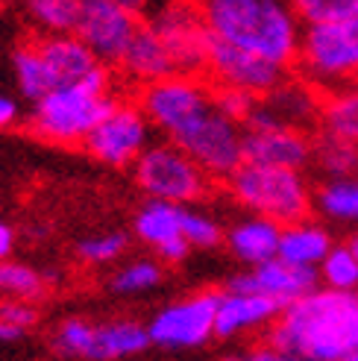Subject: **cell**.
I'll use <instances>...</instances> for the list:
<instances>
[{"mask_svg":"<svg viewBox=\"0 0 358 361\" xmlns=\"http://www.w3.org/2000/svg\"><path fill=\"white\" fill-rule=\"evenodd\" d=\"M267 344L302 361H344L358 350V291L317 288L285 305Z\"/></svg>","mask_w":358,"mask_h":361,"instance_id":"6da1fadb","label":"cell"},{"mask_svg":"<svg viewBox=\"0 0 358 361\" xmlns=\"http://www.w3.org/2000/svg\"><path fill=\"white\" fill-rule=\"evenodd\" d=\"M209 32L253 56L288 68L300 56L302 21L294 6L279 0H209L200 6Z\"/></svg>","mask_w":358,"mask_h":361,"instance_id":"7a4b0ae2","label":"cell"},{"mask_svg":"<svg viewBox=\"0 0 358 361\" xmlns=\"http://www.w3.org/2000/svg\"><path fill=\"white\" fill-rule=\"evenodd\" d=\"M109 68L100 65L85 80L59 85L30 112V130L50 144H85L94 126L115 109Z\"/></svg>","mask_w":358,"mask_h":361,"instance_id":"3957f363","label":"cell"},{"mask_svg":"<svg viewBox=\"0 0 358 361\" xmlns=\"http://www.w3.org/2000/svg\"><path fill=\"white\" fill-rule=\"evenodd\" d=\"M232 200L249 214H259L279 226L309 221L314 212V191L300 171L244 165L226 179Z\"/></svg>","mask_w":358,"mask_h":361,"instance_id":"277c9868","label":"cell"},{"mask_svg":"<svg viewBox=\"0 0 358 361\" xmlns=\"http://www.w3.org/2000/svg\"><path fill=\"white\" fill-rule=\"evenodd\" d=\"M302 77L326 94L358 85V18L332 27H306L297 56Z\"/></svg>","mask_w":358,"mask_h":361,"instance_id":"5b68a950","label":"cell"},{"mask_svg":"<svg viewBox=\"0 0 358 361\" xmlns=\"http://www.w3.org/2000/svg\"><path fill=\"white\" fill-rule=\"evenodd\" d=\"M132 179L147 200H165L185 209L203 200L211 188V179L173 141H156L132 165Z\"/></svg>","mask_w":358,"mask_h":361,"instance_id":"8992f818","label":"cell"},{"mask_svg":"<svg viewBox=\"0 0 358 361\" xmlns=\"http://www.w3.org/2000/svg\"><path fill=\"white\" fill-rule=\"evenodd\" d=\"M179 150H183L197 168H200L211 183L214 179H229L238 173L247 159H244V126L223 118L218 109L200 115L191 126L171 138Z\"/></svg>","mask_w":358,"mask_h":361,"instance_id":"52a82bcc","label":"cell"},{"mask_svg":"<svg viewBox=\"0 0 358 361\" xmlns=\"http://www.w3.org/2000/svg\"><path fill=\"white\" fill-rule=\"evenodd\" d=\"M211 94L214 88L200 77L173 74L162 82L141 88L138 106L153 123V130L165 133L171 141L176 133H183L185 126H191L197 118L211 109Z\"/></svg>","mask_w":358,"mask_h":361,"instance_id":"ba28073f","label":"cell"},{"mask_svg":"<svg viewBox=\"0 0 358 361\" xmlns=\"http://www.w3.org/2000/svg\"><path fill=\"white\" fill-rule=\"evenodd\" d=\"M221 291H194L162 305L147 323L150 344L162 350H197L214 338Z\"/></svg>","mask_w":358,"mask_h":361,"instance_id":"9c48e42d","label":"cell"},{"mask_svg":"<svg viewBox=\"0 0 358 361\" xmlns=\"http://www.w3.org/2000/svg\"><path fill=\"white\" fill-rule=\"evenodd\" d=\"M85 153L109 168H130L153 147V123L138 103L118 100L92 135L85 138Z\"/></svg>","mask_w":358,"mask_h":361,"instance_id":"30bf717a","label":"cell"},{"mask_svg":"<svg viewBox=\"0 0 358 361\" xmlns=\"http://www.w3.org/2000/svg\"><path fill=\"white\" fill-rule=\"evenodd\" d=\"M144 24L135 6L121 0H82L77 39L94 53L100 65H121L130 42Z\"/></svg>","mask_w":358,"mask_h":361,"instance_id":"8fae6325","label":"cell"},{"mask_svg":"<svg viewBox=\"0 0 358 361\" xmlns=\"http://www.w3.org/2000/svg\"><path fill=\"white\" fill-rule=\"evenodd\" d=\"M147 24L153 27V32L171 50L179 74H194L197 77L200 71H206L211 32H209V24H206L200 6L168 4L162 9H156L147 18Z\"/></svg>","mask_w":358,"mask_h":361,"instance_id":"7c38bea8","label":"cell"},{"mask_svg":"<svg viewBox=\"0 0 358 361\" xmlns=\"http://www.w3.org/2000/svg\"><path fill=\"white\" fill-rule=\"evenodd\" d=\"M206 71L221 88H235V92L253 94L259 100L285 82V68L264 62V59L253 56V53L238 50L226 42H218L214 35H211Z\"/></svg>","mask_w":358,"mask_h":361,"instance_id":"4fadbf2b","label":"cell"},{"mask_svg":"<svg viewBox=\"0 0 358 361\" xmlns=\"http://www.w3.org/2000/svg\"><path fill=\"white\" fill-rule=\"evenodd\" d=\"M317 270H302L294 264H285L282 259L264 262L259 267L241 270L238 276H232L226 291L232 294H256V297H267L279 302L282 309L291 305L297 300H302L306 294L317 291Z\"/></svg>","mask_w":358,"mask_h":361,"instance_id":"5bb4252c","label":"cell"},{"mask_svg":"<svg viewBox=\"0 0 358 361\" xmlns=\"http://www.w3.org/2000/svg\"><path fill=\"white\" fill-rule=\"evenodd\" d=\"M314 156V138L302 130L276 126V130H244V159L247 165L306 171Z\"/></svg>","mask_w":358,"mask_h":361,"instance_id":"9a60e30c","label":"cell"},{"mask_svg":"<svg viewBox=\"0 0 358 361\" xmlns=\"http://www.w3.org/2000/svg\"><path fill=\"white\" fill-rule=\"evenodd\" d=\"M279 314H282V305L267 300V297L221 291L218 320H214V338L232 341V338H241L247 332H256L264 326L271 329Z\"/></svg>","mask_w":358,"mask_h":361,"instance_id":"2e32d148","label":"cell"},{"mask_svg":"<svg viewBox=\"0 0 358 361\" xmlns=\"http://www.w3.org/2000/svg\"><path fill=\"white\" fill-rule=\"evenodd\" d=\"M118 68L123 71V77L138 82L141 88L153 85V82H162V80L179 74L176 65H173L171 50L153 32V27L147 21L141 24V30L135 32V39L130 42V47H127V53H123V59H121Z\"/></svg>","mask_w":358,"mask_h":361,"instance_id":"e0dca14e","label":"cell"},{"mask_svg":"<svg viewBox=\"0 0 358 361\" xmlns=\"http://www.w3.org/2000/svg\"><path fill=\"white\" fill-rule=\"evenodd\" d=\"M279 241H282L279 224L259 218V214H247V218H238L226 229L223 244L232 252V259H238L241 264L249 267H259L279 256Z\"/></svg>","mask_w":358,"mask_h":361,"instance_id":"ac0fdd59","label":"cell"},{"mask_svg":"<svg viewBox=\"0 0 358 361\" xmlns=\"http://www.w3.org/2000/svg\"><path fill=\"white\" fill-rule=\"evenodd\" d=\"M147 347H150V332L144 323L130 317L103 320V323H94L88 361H123V358L141 355Z\"/></svg>","mask_w":358,"mask_h":361,"instance_id":"d6986e66","label":"cell"},{"mask_svg":"<svg viewBox=\"0 0 358 361\" xmlns=\"http://www.w3.org/2000/svg\"><path fill=\"white\" fill-rule=\"evenodd\" d=\"M335 241L326 232L323 224L314 221H300L291 226H282V241H279V256L285 264H294L302 270H317L332 252Z\"/></svg>","mask_w":358,"mask_h":361,"instance_id":"ffe728a7","label":"cell"},{"mask_svg":"<svg viewBox=\"0 0 358 361\" xmlns=\"http://www.w3.org/2000/svg\"><path fill=\"white\" fill-rule=\"evenodd\" d=\"M35 42H39L42 56L47 59L59 85L80 82L92 74V71L100 68L97 56L77 39V35H42V39H35Z\"/></svg>","mask_w":358,"mask_h":361,"instance_id":"44dd1931","label":"cell"},{"mask_svg":"<svg viewBox=\"0 0 358 361\" xmlns=\"http://www.w3.org/2000/svg\"><path fill=\"white\" fill-rule=\"evenodd\" d=\"M259 103L276 118L279 126H291V130L309 126V121L320 118V106H323V100L317 97V88H311L306 80L302 82L285 80L279 88H273Z\"/></svg>","mask_w":358,"mask_h":361,"instance_id":"7402d4cb","label":"cell"},{"mask_svg":"<svg viewBox=\"0 0 358 361\" xmlns=\"http://www.w3.org/2000/svg\"><path fill=\"white\" fill-rule=\"evenodd\" d=\"M183 214L185 206H173L165 200H144L135 209L132 232L141 244H147L156 252L165 244L183 238Z\"/></svg>","mask_w":358,"mask_h":361,"instance_id":"603a6c76","label":"cell"},{"mask_svg":"<svg viewBox=\"0 0 358 361\" xmlns=\"http://www.w3.org/2000/svg\"><path fill=\"white\" fill-rule=\"evenodd\" d=\"M12 74H15V85H18V92H21V97H27L32 106L59 88V80L53 77V71H50L47 59L42 56L35 39L21 42L12 50Z\"/></svg>","mask_w":358,"mask_h":361,"instance_id":"cb8c5ba5","label":"cell"},{"mask_svg":"<svg viewBox=\"0 0 358 361\" xmlns=\"http://www.w3.org/2000/svg\"><path fill=\"white\" fill-rule=\"evenodd\" d=\"M314 209L332 224L358 226V173L347 179H323L314 191Z\"/></svg>","mask_w":358,"mask_h":361,"instance_id":"d4e9b609","label":"cell"},{"mask_svg":"<svg viewBox=\"0 0 358 361\" xmlns=\"http://www.w3.org/2000/svg\"><path fill=\"white\" fill-rule=\"evenodd\" d=\"M320 126L326 135H335L358 147V85L323 97L320 106Z\"/></svg>","mask_w":358,"mask_h":361,"instance_id":"484cf974","label":"cell"},{"mask_svg":"<svg viewBox=\"0 0 358 361\" xmlns=\"http://www.w3.org/2000/svg\"><path fill=\"white\" fill-rule=\"evenodd\" d=\"M82 0H30L27 18L44 35H74Z\"/></svg>","mask_w":358,"mask_h":361,"instance_id":"4316f807","label":"cell"},{"mask_svg":"<svg viewBox=\"0 0 358 361\" xmlns=\"http://www.w3.org/2000/svg\"><path fill=\"white\" fill-rule=\"evenodd\" d=\"M311 161L326 179H347V176L358 173V147H352V144L335 138V135L320 133L314 138Z\"/></svg>","mask_w":358,"mask_h":361,"instance_id":"83f0119b","label":"cell"},{"mask_svg":"<svg viewBox=\"0 0 358 361\" xmlns=\"http://www.w3.org/2000/svg\"><path fill=\"white\" fill-rule=\"evenodd\" d=\"M47 279L24 262H0V297L15 300V302H35L44 297Z\"/></svg>","mask_w":358,"mask_h":361,"instance_id":"f1b7e54d","label":"cell"},{"mask_svg":"<svg viewBox=\"0 0 358 361\" xmlns=\"http://www.w3.org/2000/svg\"><path fill=\"white\" fill-rule=\"evenodd\" d=\"M162 282V262L156 259H132L123 267H118L112 274V291L121 297H135L153 291V288Z\"/></svg>","mask_w":358,"mask_h":361,"instance_id":"f546056e","label":"cell"},{"mask_svg":"<svg viewBox=\"0 0 358 361\" xmlns=\"http://www.w3.org/2000/svg\"><path fill=\"white\" fill-rule=\"evenodd\" d=\"M317 279H323L329 291H358V259L347 244H335L326 262L317 267Z\"/></svg>","mask_w":358,"mask_h":361,"instance_id":"4dcf8cb0","label":"cell"},{"mask_svg":"<svg viewBox=\"0 0 358 361\" xmlns=\"http://www.w3.org/2000/svg\"><path fill=\"white\" fill-rule=\"evenodd\" d=\"M294 9L306 27H332L358 18V0H300Z\"/></svg>","mask_w":358,"mask_h":361,"instance_id":"1f68e13d","label":"cell"},{"mask_svg":"<svg viewBox=\"0 0 358 361\" xmlns=\"http://www.w3.org/2000/svg\"><path fill=\"white\" fill-rule=\"evenodd\" d=\"M183 238L191 244V250H214L226 241V229L214 214L188 206L183 214Z\"/></svg>","mask_w":358,"mask_h":361,"instance_id":"d6a6232c","label":"cell"},{"mask_svg":"<svg viewBox=\"0 0 358 361\" xmlns=\"http://www.w3.org/2000/svg\"><path fill=\"white\" fill-rule=\"evenodd\" d=\"M127 250V235L123 232H97L77 241V256L85 264H109L123 256Z\"/></svg>","mask_w":358,"mask_h":361,"instance_id":"836d02e7","label":"cell"},{"mask_svg":"<svg viewBox=\"0 0 358 361\" xmlns=\"http://www.w3.org/2000/svg\"><path fill=\"white\" fill-rule=\"evenodd\" d=\"M256 103H259V97L244 94V92H235V88H221V85H214V94H211V106H214V109H218L223 118L241 123V126L247 123L249 112L256 109Z\"/></svg>","mask_w":358,"mask_h":361,"instance_id":"e575fe53","label":"cell"},{"mask_svg":"<svg viewBox=\"0 0 358 361\" xmlns=\"http://www.w3.org/2000/svg\"><path fill=\"white\" fill-rule=\"evenodd\" d=\"M221 361H302V358H294V355L282 353V350H276L273 344L264 341V344H247V347L232 350Z\"/></svg>","mask_w":358,"mask_h":361,"instance_id":"d590c367","label":"cell"},{"mask_svg":"<svg viewBox=\"0 0 358 361\" xmlns=\"http://www.w3.org/2000/svg\"><path fill=\"white\" fill-rule=\"evenodd\" d=\"M0 320L9 323V326L27 332L30 326L39 323V309L32 302H15V300H4L0 302Z\"/></svg>","mask_w":358,"mask_h":361,"instance_id":"8d00e7d4","label":"cell"},{"mask_svg":"<svg viewBox=\"0 0 358 361\" xmlns=\"http://www.w3.org/2000/svg\"><path fill=\"white\" fill-rule=\"evenodd\" d=\"M18 121H21V106H18L15 97H9V94L0 92V133L12 130Z\"/></svg>","mask_w":358,"mask_h":361,"instance_id":"74e56055","label":"cell"},{"mask_svg":"<svg viewBox=\"0 0 358 361\" xmlns=\"http://www.w3.org/2000/svg\"><path fill=\"white\" fill-rule=\"evenodd\" d=\"M12 250H15V229L9 221L0 218V262H9Z\"/></svg>","mask_w":358,"mask_h":361,"instance_id":"f35d334b","label":"cell"},{"mask_svg":"<svg viewBox=\"0 0 358 361\" xmlns=\"http://www.w3.org/2000/svg\"><path fill=\"white\" fill-rule=\"evenodd\" d=\"M24 335H27V332L15 329V326H9V323L0 320V344H15V341H21Z\"/></svg>","mask_w":358,"mask_h":361,"instance_id":"ab89813d","label":"cell"},{"mask_svg":"<svg viewBox=\"0 0 358 361\" xmlns=\"http://www.w3.org/2000/svg\"><path fill=\"white\" fill-rule=\"evenodd\" d=\"M347 247L352 250V256L358 259V232H355V235H350V241H347Z\"/></svg>","mask_w":358,"mask_h":361,"instance_id":"60d3db41","label":"cell"},{"mask_svg":"<svg viewBox=\"0 0 358 361\" xmlns=\"http://www.w3.org/2000/svg\"><path fill=\"white\" fill-rule=\"evenodd\" d=\"M344 361H358V350H355V353H352L350 358H344Z\"/></svg>","mask_w":358,"mask_h":361,"instance_id":"b9f144b4","label":"cell"}]
</instances>
